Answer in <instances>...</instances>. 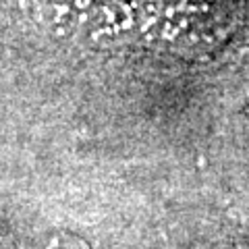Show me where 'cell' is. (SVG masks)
<instances>
[{
  "label": "cell",
  "instance_id": "cell-1",
  "mask_svg": "<svg viewBox=\"0 0 249 249\" xmlns=\"http://www.w3.org/2000/svg\"><path fill=\"white\" fill-rule=\"evenodd\" d=\"M46 249H88L85 245H77L73 241H65V239H56L54 243H50Z\"/></svg>",
  "mask_w": 249,
  "mask_h": 249
}]
</instances>
